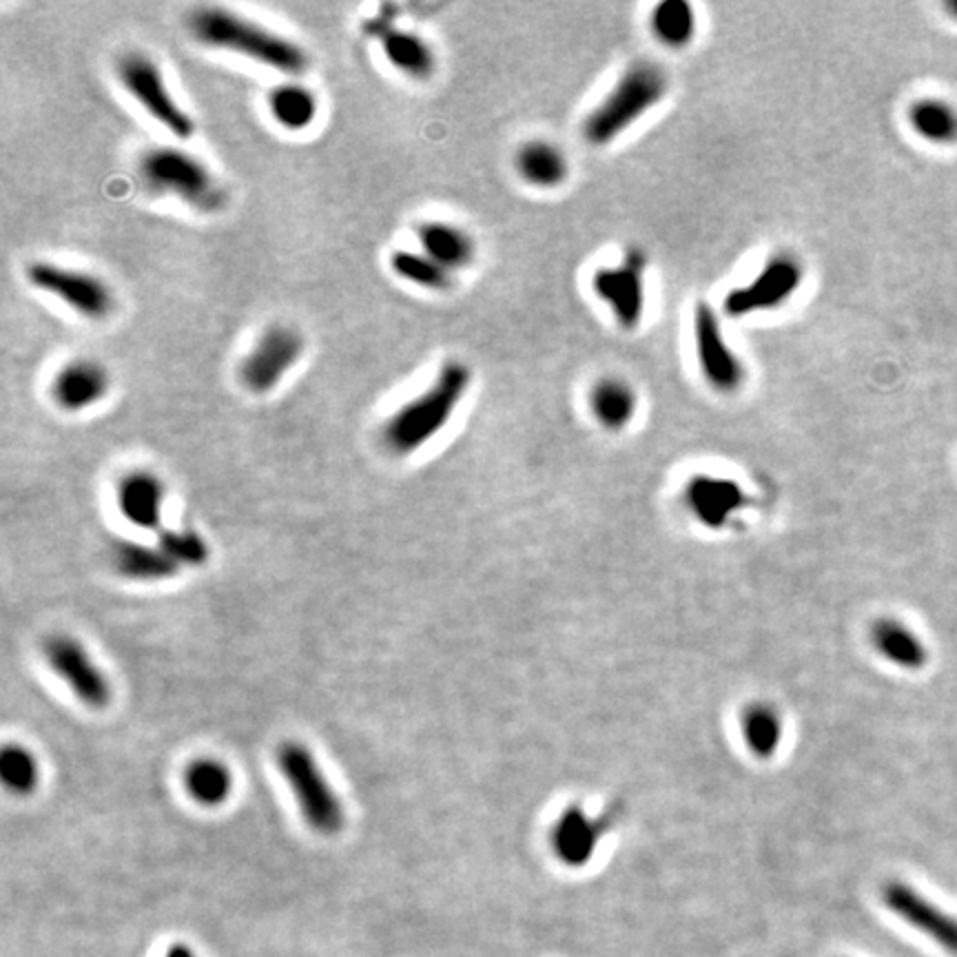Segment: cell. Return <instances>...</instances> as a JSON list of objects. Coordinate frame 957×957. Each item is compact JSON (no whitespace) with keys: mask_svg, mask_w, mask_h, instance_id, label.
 Here are the masks:
<instances>
[{"mask_svg":"<svg viewBox=\"0 0 957 957\" xmlns=\"http://www.w3.org/2000/svg\"><path fill=\"white\" fill-rule=\"evenodd\" d=\"M138 172L149 191L178 198L191 209L209 213L224 202V193L209 166L185 149L153 147L142 153Z\"/></svg>","mask_w":957,"mask_h":957,"instance_id":"cell-4","label":"cell"},{"mask_svg":"<svg viewBox=\"0 0 957 957\" xmlns=\"http://www.w3.org/2000/svg\"><path fill=\"white\" fill-rule=\"evenodd\" d=\"M683 501L690 515L709 530H720L745 508L747 494L734 479L718 475H694L685 483Z\"/></svg>","mask_w":957,"mask_h":957,"instance_id":"cell-14","label":"cell"},{"mask_svg":"<svg viewBox=\"0 0 957 957\" xmlns=\"http://www.w3.org/2000/svg\"><path fill=\"white\" fill-rule=\"evenodd\" d=\"M639 408L637 390L624 377H601L590 390V411L601 428L624 430Z\"/></svg>","mask_w":957,"mask_h":957,"instance_id":"cell-21","label":"cell"},{"mask_svg":"<svg viewBox=\"0 0 957 957\" xmlns=\"http://www.w3.org/2000/svg\"><path fill=\"white\" fill-rule=\"evenodd\" d=\"M909 125L918 138L948 147L957 142V109L944 98H920L909 106Z\"/></svg>","mask_w":957,"mask_h":957,"instance_id":"cell-27","label":"cell"},{"mask_svg":"<svg viewBox=\"0 0 957 957\" xmlns=\"http://www.w3.org/2000/svg\"><path fill=\"white\" fill-rule=\"evenodd\" d=\"M160 547L172 556L178 566H204L209 558V547L204 539L193 530H160Z\"/></svg>","mask_w":957,"mask_h":957,"instance_id":"cell-31","label":"cell"},{"mask_svg":"<svg viewBox=\"0 0 957 957\" xmlns=\"http://www.w3.org/2000/svg\"><path fill=\"white\" fill-rule=\"evenodd\" d=\"M189 32L204 47L240 53L244 59L279 74L300 76L308 67V55L298 42L231 10H196L189 16Z\"/></svg>","mask_w":957,"mask_h":957,"instance_id":"cell-1","label":"cell"},{"mask_svg":"<svg viewBox=\"0 0 957 957\" xmlns=\"http://www.w3.org/2000/svg\"><path fill=\"white\" fill-rule=\"evenodd\" d=\"M470 381L473 373L464 362H445L432 383L383 424L381 439L390 453L413 455L432 441L453 419Z\"/></svg>","mask_w":957,"mask_h":957,"instance_id":"cell-2","label":"cell"},{"mask_svg":"<svg viewBox=\"0 0 957 957\" xmlns=\"http://www.w3.org/2000/svg\"><path fill=\"white\" fill-rule=\"evenodd\" d=\"M694 342L705 381L718 392H736L747 377V368L725 340L720 319L709 304H698L694 311Z\"/></svg>","mask_w":957,"mask_h":957,"instance_id":"cell-11","label":"cell"},{"mask_svg":"<svg viewBox=\"0 0 957 957\" xmlns=\"http://www.w3.org/2000/svg\"><path fill=\"white\" fill-rule=\"evenodd\" d=\"M116 501L121 515L136 528L162 530L164 483L147 470H134L118 483Z\"/></svg>","mask_w":957,"mask_h":957,"instance_id":"cell-17","label":"cell"},{"mask_svg":"<svg viewBox=\"0 0 957 957\" xmlns=\"http://www.w3.org/2000/svg\"><path fill=\"white\" fill-rule=\"evenodd\" d=\"M944 8H946V12L957 21V0H946Z\"/></svg>","mask_w":957,"mask_h":957,"instance_id":"cell-33","label":"cell"},{"mask_svg":"<svg viewBox=\"0 0 957 957\" xmlns=\"http://www.w3.org/2000/svg\"><path fill=\"white\" fill-rule=\"evenodd\" d=\"M0 780L16 796H29L38 786V763L21 745H8L0 754Z\"/></svg>","mask_w":957,"mask_h":957,"instance_id":"cell-30","label":"cell"},{"mask_svg":"<svg viewBox=\"0 0 957 957\" xmlns=\"http://www.w3.org/2000/svg\"><path fill=\"white\" fill-rule=\"evenodd\" d=\"M871 643L884 660L899 669L918 671L929 663L924 641L907 624L897 621L893 616L878 618L871 628Z\"/></svg>","mask_w":957,"mask_h":957,"instance_id":"cell-19","label":"cell"},{"mask_svg":"<svg viewBox=\"0 0 957 957\" xmlns=\"http://www.w3.org/2000/svg\"><path fill=\"white\" fill-rule=\"evenodd\" d=\"M592 291L609 308L624 330L641 326L645 315V262L641 253H630L621 264L601 266L592 275Z\"/></svg>","mask_w":957,"mask_h":957,"instance_id":"cell-10","label":"cell"},{"mask_svg":"<svg viewBox=\"0 0 957 957\" xmlns=\"http://www.w3.org/2000/svg\"><path fill=\"white\" fill-rule=\"evenodd\" d=\"M521 180L534 189H556L570 176V162L556 144L530 140L517 151L515 160Z\"/></svg>","mask_w":957,"mask_h":957,"instance_id":"cell-22","label":"cell"},{"mask_svg":"<svg viewBox=\"0 0 957 957\" xmlns=\"http://www.w3.org/2000/svg\"><path fill=\"white\" fill-rule=\"evenodd\" d=\"M805 266L792 253H778L743 287L725 295L722 311L729 317H747L754 313L776 311L790 302L803 287Z\"/></svg>","mask_w":957,"mask_h":957,"instance_id":"cell-8","label":"cell"},{"mask_svg":"<svg viewBox=\"0 0 957 957\" xmlns=\"http://www.w3.org/2000/svg\"><path fill=\"white\" fill-rule=\"evenodd\" d=\"M417 240L421 251L450 273L470 266L477 255V244L473 236L450 222L432 219L419 224Z\"/></svg>","mask_w":957,"mask_h":957,"instance_id":"cell-18","label":"cell"},{"mask_svg":"<svg viewBox=\"0 0 957 957\" xmlns=\"http://www.w3.org/2000/svg\"><path fill=\"white\" fill-rule=\"evenodd\" d=\"M111 388V377L96 360H74L51 379L49 395L65 413H80L100 404Z\"/></svg>","mask_w":957,"mask_h":957,"instance_id":"cell-15","label":"cell"},{"mask_svg":"<svg viewBox=\"0 0 957 957\" xmlns=\"http://www.w3.org/2000/svg\"><path fill=\"white\" fill-rule=\"evenodd\" d=\"M277 767L289 782L304 820L319 833L332 835L344 827V807L335 796L313 754L295 741L281 743Z\"/></svg>","mask_w":957,"mask_h":957,"instance_id":"cell-5","label":"cell"},{"mask_svg":"<svg viewBox=\"0 0 957 957\" xmlns=\"http://www.w3.org/2000/svg\"><path fill=\"white\" fill-rule=\"evenodd\" d=\"M42 650L49 667L70 685L80 703L93 709H102L111 703V685L106 677L96 667L80 643L59 634L49 637Z\"/></svg>","mask_w":957,"mask_h":957,"instance_id":"cell-13","label":"cell"},{"mask_svg":"<svg viewBox=\"0 0 957 957\" xmlns=\"http://www.w3.org/2000/svg\"><path fill=\"white\" fill-rule=\"evenodd\" d=\"M390 270L417 289L443 293L453 287V273L439 266L424 251H395L390 255Z\"/></svg>","mask_w":957,"mask_h":957,"instance_id":"cell-29","label":"cell"},{"mask_svg":"<svg viewBox=\"0 0 957 957\" xmlns=\"http://www.w3.org/2000/svg\"><path fill=\"white\" fill-rule=\"evenodd\" d=\"M650 29L660 45L669 49H685L696 38V10L688 0H663L650 14Z\"/></svg>","mask_w":957,"mask_h":957,"instance_id":"cell-26","label":"cell"},{"mask_svg":"<svg viewBox=\"0 0 957 957\" xmlns=\"http://www.w3.org/2000/svg\"><path fill=\"white\" fill-rule=\"evenodd\" d=\"M304 337L285 324L268 326L240 362V381L253 395H266L304 355Z\"/></svg>","mask_w":957,"mask_h":957,"instance_id":"cell-9","label":"cell"},{"mask_svg":"<svg viewBox=\"0 0 957 957\" xmlns=\"http://www.w3.org/2000/svg\"><path fill=\"white\" fill-rule=\"evenodd\" d=\"M185 784L189 796L204 807H217L227 803L234 790L229 769L211 758L193 760L185 771Z\"/></svg>","mask_w":957,"mask_h":957,"instance_id":"cell-28","label":"cell"},{"mask_svg":"<svg viewBox=\"0 0 957 957\" xmlns=\"http://www.w3.org/2000/svg\"><path fill=\"white\" fill-rule=\"evenodd\" d=\"M381 51L392 67L413 80H428L437 70L435 49L417 32L390 27L381 34Z\"/></svg>","mask_w":957,"mask_h":957,"instance_id":"cell-20","label":"cell"},{"mask_svg":"<svg viewBox=\"0 0 957 957\" xmlns=\"http://www.w3.org/2000/svg\"><path fill=\"white\" fill-rule=\"evenodd\" d=\"M601 824L590 818L581 807L563 809L552 827L550 844L554 856L570 869L588 865L601 840Z\"/></svg>","mask_w":957,"mask_h":957,"instance_id":"cell-16","label":"cell"},{"mask_svg":"<svg viewBox=\"0 0 957 957\" xmlns=\"http://www.w3.org/2000/svg\"><path fill=\"white\" fill-rule=\"evenodd\" d=\"M116 76L123 89L162 129H166L178 140H189L196 134V125L191 116L174 98L162 70L158 67L151 55L142 51H131L123 55L116 65Z\"/></svg>","mask_w":957,"mask_h":957,"instance_id":"cell-6","label":"cell"},{"mask_svg":"<svg viewBox=\"0 0 957 957\" xmlns=\"http://www.w3.org/2000/svg\"><path fill=\"white\" fill-rule=\"evenodd\" d=\"M667 89L669 80L663 67L647 61L632 65L583 121L585 140L594 147L609 144L652 111Z\"/></svg>","mask_w":957,"mask_h":957,"instance_id":"cell-3","label":"cell"},{"mask_svg":"<svg viewBox=\"0 0 957 957\" xmlns=\"http://www.w3.org/2000/svg\"><path fill=\"white\" fill-rule=\"evenodd\" d=\"M164 957H198V955L187 944H174L172 948L166 950Z\"/></svg>","mask_w":957,"mask_h":957,"instance_id":"cell-32","label":"cell"},{"mask_svg":"<svg viewBox=\"0 0 957 957\" xmlns=\"http://www.w3.org/2000/svg\"><path fill=\"white\" fill-rule=\"evenodd\" d=\"M25 277L36 291L61 300L80 317L102 322L114 313V291L93 273L38 260L27 266Z\"/></svg>","mask_w":957,"mask_h":957,"instance_id":"cell-7","label":"cell"},{"mask_svg":"<svg viewBox=\"0 0 957 957\" xmlns=\"http://www.w3.org/2000/svg\"><path fill=\"white\" fill-rule=\"evenodd\" d=\"M741 734L756 758H773L784 734L780 712L771 703L747 705L741 714Z\"/></svg>","mask_w":957,"mask_h":957,"instance_id":"cell-25","label":"cell"},{"mask_svg":"<svg viewBox=\"0 0 957 957\" xmlns=\"http://www.w3.org/2000/svg\"><path fill=\"white\" fill-rule=\"evenodd\" d=\"M882 905L916 931L931 937L946 953L957 957V918L940 909L929 897L903 880H889L880 891Z\"/></svg>","mask_w":957,"mask_h":957,"instance_id":"cell-12","label":"cell"},{"mask_svg":"<svg viewBox=\"0 0 957 957\" xmlns=\"http://www.w3.org/2000/svg\"><path fill=\"white\" fill-rule=\"evenodd\" d=\"M111 561L118 575L134 581H160L172 579L180 572L178 563L168 556L160 545H142L134 541H118L111 550Z\"/></svg>","mask_w":957,"mask_h":957,"instance_id":"cell-23","label":"cell"},{"mask_svg":"<svg viewBox=\"0 0 957 957\" xmlns=\"http://www.w3.org/2000/svg\"><path fill=\"white\" fill-rule=\"evenodd\" d=\"M270 118L291 134L308 129L319 114V100L311 87L300 83H281L266 98Z\"/></svg>","mask_w":957,"mask_h":957,"instance_id":"cell-24","label":"cell"}]
</instances>
